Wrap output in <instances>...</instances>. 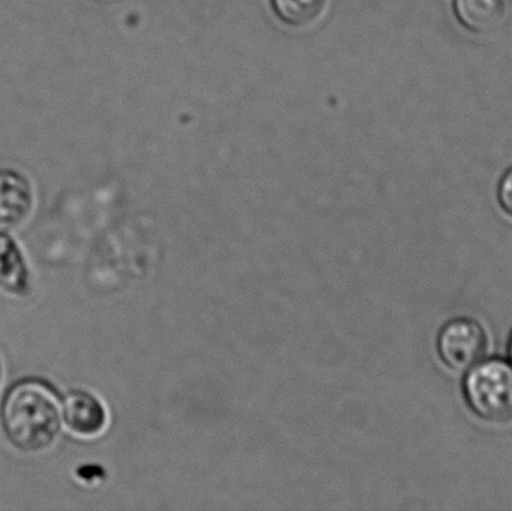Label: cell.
<instances>
[{
    "instance_id": "1",
    "label": "cell",
    "mask_w": 512,
    "mask_h": 511,
    "mask_svg": "<svg viewBox=\"0 0 512 511\" xmlns=\"http://www.w3.org/2000/svg\"><path fill=\"white\" fill-rule=\"evenodd\" d=\"M62 420L59 398L39 381L17 384L3 401V431L23 452H41L50 447L59 435Z\"/></svg>"
},
{
    "instance_id": "2",
    "label": "cell",
    "mask_w": 512,
    "mask_h": 511,
    "mask_svg": "<svg viewBox=\"0 0 512 511\" xmlns=\"http://www.w3.org/2000/svg\"><path fill=\"white\" fill-rule=\"evenodd\" d=\"M463 396L469 410L490 425L512 423V363L483 359L465 372Z\"/></svg>"
},
{
    "instance_id": "8",
    "label": "cell",
    "mask_w": 512,
    "mask_h": 511,
    "mask_svg": "<svg viewBox=\"0 0 512 511\" xmlns=\"http://www.w3.org/2000/svg\"><path fill=\"white\" fill-rule=\"evenodd\" d=\"M327 0H273L274 11L291 26H307L324 11Z\"/></svg>"
},
{
    "instance_id": "3",
    "label": "cell",
    "mask_w": 512,
    "mask_h": 511,
    "mask_svg": "<svg viewBox=\"0 0 512 511\" xmlns=\"http://www.w3.org/2000/svg\"><path fill=\"white\" fill-rule=\"evenodd\" d=\"M436 350L439 359L451 371H469L486 356V329L475 318H454L439 332Z\"/></svg>"
},
{
    "instance_id": "7",
    "label": "cell",
    "mask_w": 512,
    "mask_h": 511,
    "mask_svg": "<svg viewBox=\"0 0 512 511\" xmlns=\"http://www.w3.org/2000/svg\"><path fill=\"white\" fill-rule=\"evenodd\" d=\"M27 273L17 246L9 237L0 234V287L8 293L26 290Z\"/></svg>"
},
{
    "instance_id": "9",
    "label": "cell",
    "mask_w": 512,
    "mask_h": 511,
    "mask_svg": "<svg viewBox=\"0 0 512 511\" xmlns=\"http://www.w3.org/2000/svg\"><path fill=\"white\" fill-rule=\"evenodd\" d=\"M498 201L507 215L512 216V168L502 177L498 188Z\"/></svg>"
},
{
    "instance_id": "5",
    "label": "cell",
    "mask_w": 512,
    "mask_h": 511,
    "mask_svg": "<svg viewBox=\"0 0 512 511\" xmlns=\"http://www.w3.org/2000/svg\"><path fill=\"white\" fill-rule=\"evenodd\" d=\"M32 209V194L23 177L15 173H0V227L21 224Z\"/></svg>"
},
{
    "instance_id": "10",
    "label": "cell",
    "mask_w": 512,
    "mask_h": 511,
    "mask_svg": "<svg viewBox=\"0 0 512 511\" xmlns=\"http://www.w3.org/2000/svg\"><path fill=\"white\" fill-rule=\"evenodd\" d=\"M508 354H510V362L512 363V335L510 338V345H508Z\"/></svg>"
},
{
    "instance_id": "4",
    "label": "cell",
    "mask_w": 512,
    "mask_h": 511,
    "mask_svg": "<svg viewBox=\"0 0 512 511\" xmlns=\"http://www.w3.org/2000/svg\"><path fill=\"white\" fill-rule=\"evenodd\" d=\"M453 11L469 32L489 33L504 23L507 5L505 0H453Z\"/></svg>"
},
{
    "instance_id": "6",
    "label": "cell",
    "mask_w": 512,
    "mask_h": 511,
    "mask_svg": "<svg viewBox=\"0 0 512 511\" xmlns=\"http://www.w3.org/2000/svg\"><path fill=\"white\" fill-rule=\"evenodd\" d=\"M62 414L66 425L80 435L98 434L105 425L104 408L89 393H69L63 401Z\"/></svg>"
}]
</instances>
